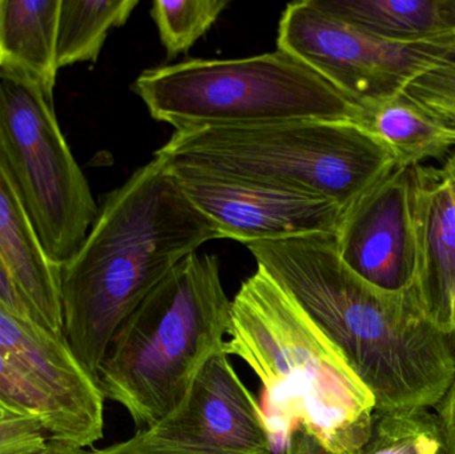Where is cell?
Instances as JSON below:
<instances>
[{
	"label": "cell",
	"mask_w": 455,
	"mask_h": 454,
	"mask_svg": "<svg viewBox=\"0 0 455 454\" xmlns=\"http://www.w3.org/2000/svg\"><path fill=\"white\" fill-rule=\"evenodd\" d=\"M246 248L344 354L376 412L440 405L455 378V335L430 320L416 287L393 293L369 284L342 260L334 235Z\"/></svg>",
	"instance_id": "6da1fadb"
},
{
	"label": "cell",
	"mask_w": 455,
	"mask_h": 454,
	"mask_svg": "<svg viewBox=\"0 0 455 454\" xmlns=\"http://www.w3.org/2000/svg\"><path fill=\"white\" fill-rule=\"evenodd\" d=\"M215 239L212 221L157 157L107 195L59 272L64 338L96 381L127 317L181 260Z\"/></svg>",
	"instance_id": "7a4b0ae2"
},
{
	"label": "cell",
	"mask_w": 455,
	"mask_h": 454,
	"mask_svg": "<svg viewBox=\"0 0 455 454\" xmlns=\"http://www.w3.org/2000/svg\"><path fill=\"white\" fill-rule=\"evenodd\" d=\"M224 351L253 370L273 444L304 429L329 452L357 454L376 415L373 394L307 312L264 272L232 300Z\"/></svg>",
	"instance_id": "3957f363"
},
{
	"label": "cell",
	"mask_w": 455,
	"mask_h": 454,
	"mask_svg": "<svg viewBox=\"0 0 455 454\" xmlns=\"http://www.w3.org/2000/svg\"><path fill=\"white\" fill-rule=\"evenodd\" d=\"M230 311L219 258L187 256L117 330L98 373L104 399L124 408L139 431L164 420L223 348Z\"/></svg>",
	"instance_id": "277c9868"
},
{
	"label": "cell",
	"mask_w": 455,
	"mask_h": 454,
	"mask_svg": "<svg viewBox=\"0 0 455 454\" xmlns=\"http://www.w3.org/2000/svg\"><path fill=\"white\" fill-rule=\"evenodd\" d=\"M155 157L172 172L299 192L344 210L398 165L363 125L320 120L178 131Z\"/></svg>",
	"instance_id": "5b68a950"
},
{
	"label": "cell",
	"mask_w": 455,
	"mask_h": 454,
	"mask_svg": "<svg viewBox=\"0 0 455 454\" xmlns=\"http://www.w3.org/2000/svg\"><path fill=\"white\" fill-rule=\"evenodd\" d=\"M149 114L178 131L320 120L360 124L363 109L283 50L147 69L133 83Z\"/></svg>",
	"instance_id": "8992f818"
},
{
	"label": "cell",
	"mask_w": 455,
	"mask_h": 454,
	"mask_svg": "<svg viewBox=\"0 0 455 454\" xmlns=\"http://www.w3.org/2000/svg\"><path fill=\"white\" fill-rule=\"evenodd\" d=\"M0 167L51 261L79 250L99 207L56 119L52 100L0 77Z\"/></svg>",
	"instance_id": "52a82bcc"
},
{
	"label": "cell",
	"mask_w": 455,
	"mask_h": 454,
	"mask_svg": "<svg viewBox=\"0 0 455 454\" xmlns=\"http://www.w3.org/2000/svg\"><path fill=\"white\" fill-rule=\"evenodd\" d=\"M425 44L379 39L329 16L310 0L289 4L278 24L277 50L304 61L361 108L401 92L421 68Z\"/></svg>",
	"instance_id": "ba28073f"
},
{
	"label": "cell",
	"mask_w": 455,
	"mask_h": 454,
	"mask_svg": "<svg viewBox=\"0 0 455 454\" xmlns=\"http://www.w3.org/2000/svg\"><path fill=\"white\" fill-rule=\"evenodd\" d=\"M339 256L369 284L387 292L413 290L417 279L416 173L397 167L344 211Z\"/></svg>",
	"instance_id": "9c48e42d"
},
{
	"label": "cell",
	"mask_w": 455,
	"mask_h": 454,
	"mask_svg": "<svg viewBox=\"0 0 455 454\" xmlns=\"http://www.w3.org/2000/svg\"><path fill=\"white\" fill-rule=\"evenodd\" d=\"M146 431L219 454H272L275 448L264 410L224 346L203 365L180 407Z\"/></svg>",
	"instance_id": "30bf717a"
},
{
	"label": "cell",
	"mask_w": 455,
	"mask_h": 454,
	"mask_svg": "<svg viewBox=\"0 0 455 454\" xmlns=\"http://www.w3.org/2000/svg\"><path fill=\"white\" fill-rule=\"evenodd\" d=\"M172 172V171H171ZM220 239L249 244L313 234L336 235L344 208L323 197L172 172Z\"/></svg>",
	"instance_id": "8fae6325"
},
{
	"label": "cell",
	"mask_w": 455,
	"mask_h": 454,
	"mask_svg": "<svg viewBox=\"0 0 455 454\" xmlns=\"http://www.w3.org/2000/svg\"><path fill=\"white\" fill-rule=\"evenodd\" d=\"M0 354L42 384L98 442L103 439L106 399L66 338L16 316L0 304Z\"/></svg>",
	"instance_id": "7c38bea8"
},
{
	"label": "cell",
	"mask_w": 455,
	"mask_h": 454,
	"mask_svg": "<svg viewBox=\"0 0 455 454\" xmlns=\"http://www.w3.org/2000/svg\"><path fill=\"white\" fill-rule=\"evenodd\" d=\"M416 291L427 316L443 332L451 328L455 291V195L443 170L417 165Z\"/></svg>",
	"instance_id": "4fadbf2b"
},
{
	"label": "cell",
	"mask_w": 455,
	"mask_h": 454,
	"mask_svg": "<svg viewBox=\"0 0 455 454\" xmlns=\"http://www.w3.org/2000/svg\"><path fill=\"white\" fill-rule=\"evenodd\" d=\"M0 258L45 330L64 338L59 272L0 167Z\"/></svg>",
	"instance_id": "5bb4252c"
},
{
	"label": "cell",
	"mask_w": 455,
	"mask_h": 454,
	"mask_svg": "<svg viewBox=\"0 0 455 454\" xmlns=\"http://www.w3.org/2000/svg\"><path fill=\"white\" fill-rule=\"evenodd\" d=\"M60 0H0V77L53 100Z\"/></svg>",
	"instance_id": "9a60e30c"
},
{
	"label": "cell",
	"mask_w": 455,
	"mask_h": 454,
	"mask_svg": "<svg viewBox=\"0 0 455 454\" xmlns=\"http://www.w3.org/2000/svg\"><path fill=\"white\" fill-rule=\"evenodd\" d=\"M329 16L398 44L455 37V0H310Z\"/></svg>",
	"instance_id": "2e32d148"
},
{
	"label": "cell",
	"mask_w": 455,
	"mask_h": 454,
	"mask_svg": "<svg viewBox=\"0 0 455 454\" xmlns=\"http://www.w3.org/2000/svg\"><path fill=\"white\" fill-rule=\"evenodd\" d=\"M361 109L360 125L390 149L400 167L441 159L455 147L454 136L403 92Z\"/></svg>",
	"instance_id": "e0dca14e"
},
{
	"label": "cell",
	"mask_w": 455,
	"mask_h": 454,
	"mask_svg": "<svg viewBox=\"0 0 455 454\" xmlns=\"http://www.w3.org/2000/svg\"><path fill=\"white\" fill-rule=\"evenodd\" d=\"M138 0H60L56 34L58 69L95 63L109 32L127 23Z\"/></svg>",
	"instance_id": "ac0fdd59"
},
{
	"label": "cell",
	"mask_w": 455,
	"mask_h": 454,
	"mask_svg": "<svg viewBox=\"0 0 455 454\" xmlns=\"http://www.w3.org/2000/svg\"><path fill=\"white\" fill-rule=\"evenodd\" d=\"M0 405L7 412L42 424L50 442L85 450L98 440L31 376L0 354Z\"/></svg>",
	"instance_id": "d6986e66"
},
{
	"label": "cell",
	"mask_w": 455,
	"mask_h": 454,
	"mask_svg": "<svg viewBox=\"0 0 455 454\" xmlns=\"http://www.w3.org/2000/svg\"><path fill=\"white\" fill-rule=\"evenodd\" d=\"M357 454H446L445 439L427 410L376 412L371 437Z\"/></svg>",
	"instance_id": "ffe728a7"
},
{
	"label": "cell",
	"mask_w": 455,
	"mask_h": 454,
	"mask_svg": "<svg viewBox=\"0 0 455 454\" xmlns=\"http://www.w3.org/2000/svg\"><path fill=\"white\" fill-rule=\"evenodd\" d=\"M421 68L401 92L432 115L455 138V37L427 43Z\"/></svg>",
	"instance_id": "44dd1931"
},
{
	"label": "cell",
	"mask_w": 455,
	"mask_h": 454,
	"mask_svg": "<svg viewBox=\"0 0 455 454\" xmlns=\"http://www.w3.org/2000/svg\"><path fill=\"white\" fill-rule=\"evenodd\" d=\"M229 5L227 0H156L151 16L159 29L168 59L188 52L192 45L210 31Z\"/></svg>",
	"instance_id": "7402d4cb"
},
{
	"label": "cell",
	"mask_w": 455,
	"mask_h": 454,
	"mask_svg": "<svg viewBox=\"0 0 455 454\" xmlns=\"http://www.w3.org/2000/svg\"><path fill=\"white\" fill-rule=\"evenodd\" d=\"M48 442L47 432L36 420L16 415L0 418V454H28Z\"/></svg>",
	"instance_id": "603a6c76"
},
{
	"label": "cell",
	"mask_w": 455,
	"mask_h": 454,
	"mask_svg": "<svg viewBox=\"0 0 455 454\" xmlns=\"http://www.w3.org/2000/svg\"><path fill=\"white\" fill-rule=\"evenodd\" d=\"M87 454H219L205 452V450H195V448L184 447L168 440L160 439L155 434H149L146 429L136 432L135 436L125 442L92 450Z\"/></svg>",
	"instance_id": "cb8c5ba5"
},
{
	"label": "cell",
	"mask_w": 455,
	"mask_h": 454,
	"mask_svg": "<svg viewBox=\"0 0 455 454\" xmlns=\"http://www.w3.org/2000/svg\"><path fill=\"white\" fill-rule=\"evenodd\" d=\"M0 304L16 316L44 328L36 312L29 306L28 301L23 298L20 291L16 287L12 276H11L10 271H8L2 258H0Z\"/></svg>",
	"instance_id": "d4e9b609"
},
{
	"label": "cell",
	"mask_w": 455,
	"mask_h": 454,
	"mask_svg": "<svg viewBox=\"0 0 455 454\" xmlns=\"http://www.w3.org/2000/svg\"><path fill=\"white\" fill-rule=\"evenodd\" d=\"M437 418L445 439L446 454H455V378L438 405Z\"/></svg>",
	"instance_id": "484cf974"
},
{
	"label": "cell",
	"mask_w": 455,
	"mask_h": 454,
	"mask_svg": "<svg viewBox=\"0 0 455 454\" xmlns=\"http://www.w3.org/2000/svg\"><path fill=\"white\" fill-rule=\"evenodd\" d=\"M281 454H333L329 452L315 436L299 428L291 432L283 442Z\"/></svg>",
	"instance_id": "4316f807"
},
{
	"label": "cell",
	"mask_w": 455,
	"mask_h": 454,
	"mask_svg": "<svg viewBox=\"0 0 455 454\" xmlns=\"http://www.w3.org/2000/svg\"><path fill=\"white\" fill-rule=\"evenodd\" d=\"M28 454H87V450L69 447V445L60 444V442H50L45 447Z\"/></svg>",
	"instance_id": "83f0119b"
},
{
	"label": "cell",
	"mask_w": 455,
	"mask_h": 454,
	"mask_svg": "<svg viewBox=\"0 0 455 454\" xmlns=\"http://www.w3.org/2000/svg\"><path fill=\"white\" fill-rule=\"evenodd\" d=\"M441 170H443V175H445V178L448 179L449 183H451L455 195V152L446 159L445 164H443Z\"/></svg>",
	"instance_id": "f1b7e54d"
},
{
	"label": "cell",
	"mask_w": 455,
	"mask_h": 454,
	"mask_svg": "<svg viewBox=\"0 0 455 454\" xmlns=\"http://www.w3.org/2000/svg\"><path fill=\"white\" fill-rule=\"evenodd\" d=\"M451 328H453V332L455 333V291L453 299H451Z\"/></svg>",
	"instance_id": "f546056e"
},
{
	"label": "cell",
	"mask_w": 455,
	"mask_h": 454,
	"mask_svg": "<svg viewBox=\"0 0 455 454\" xmlns=\"http://www.w3.org/2000/svg\"><path fill=\"white\" fill-rule=\"evenodd\" d=\"M8 415H12V413L7 412V410L0 405V418H5V416Z\"/></svg>",
	"instance_id": "4dcf8cb0"
}]
</instances>
